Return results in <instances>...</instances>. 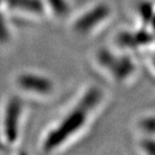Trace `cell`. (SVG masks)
<instances>
[{
    "instance_id": "3",
    "label": "cell",
    "mask_w": 155,
    "mask_h": 155,
    "mask_svg": "<svg viewBox=\"0 0 155 155\" xmlns=\"http://www.w3.org/2000/svg\"><path fill=\"white\" fill-rule=\"evenodd\" d=\"M106 14V11H105V9H98V11H94L92 12V13H89V15L91 16L90 18L88 15L84 18L83 20H81L79 23H78V26L80 27V28H88L89 25H92L94 22H97L101 19V17H103L104 15Z\"/></svg>"
},
{
    "instance_id": "1",
    "label": "cell",
    "mask_w": 155,
    "mask_h": 155,
    "mask_svg": "<svg viewBox=\"0 0 155 155\" xmlns=\"http://www.w3.org/2000/svg\"><path fill=\"white\" fill-rule=\"evenodd\" d=\"M84 117H85L84 111H76L75 113L72 114V116H70L68 118L67 122H64L66 124H63V125L61 126V128L58 129V131L57 133H54V134L48 138L46 146L52 147L54 145L60 143V142L63 140V138L64 136L67 137L70 133L73 132V130H75L81 125V123H82L84 120Z\"/></svg>"
},
{
    "instance_id": "2",
    "label": "cell",
    "mask_w": 155,
    "mask_h": 155,
    "mask_svg": "<svg viewBox=\"0 0 155 155\" xmlns=\"http://www.w3.org/2000/svg\"><path fill=\"white\" fill-rule=\"evenodd\" d=\"M22 84L24 87H27V88H33L36 90H41V91H48L49 89V84L45 80L39 79V78H23Z\"/></svg>"
}]
</instances>
